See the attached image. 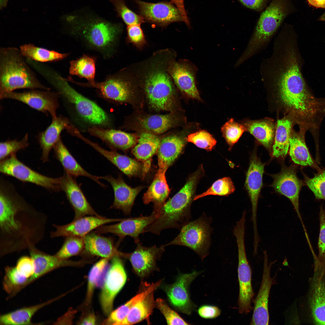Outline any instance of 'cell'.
Segmentation results:
<instances>
[{"mask_svg":"<svg viewBox=\"0 0 325 325\" xmlns=\"http://www.w3.org/2000/svg\"><path fill=\"white\" fill-rule=\"evenodd\" d=\"M301 59L284 54L268 61L260 73L265 82L273 86L282 103L300 125L317 124L325 113V99L314 97L309 91L301 71Z\"/></svg>","mask_w":325,"mask_h":325,"instance_id":"6da1fadb","label":"cell"},{"mask_svg":"<svg viewBox=\"0 0 325 325\" xmlns=\"http://www.w3.org/2000/svg\"><path fill=\"white\" fill-rule=\"evenodd\" d=\"M47 218L26 202L12 185L1 180L0 255L29 249L43 237Z\"/></svg>","mask_w":325,"mask_h":325,"instance_id":"7a4b0ae2","label":"cell"},{"mask_svg":"<svg viewBox=\"0 0 325 325\" xmlns=\"http://www.w3.org/2000/svg\"><path fill=\"white\" fill-rule=\"evenodd\" d=\"M68 34L86 49L98 52L105 59L113 57L122 30L121 24L103 20L69 17Z\"/></svg>","mask_w":325,"mask_h":325,"instance_id":"3957f363","label":"cell"},{"mask_svg":"<svg viewBox=\"0 0 325 325\" xmlns=\"http://www.w3.org/2000/svg\"><path fill=\"white\" fill-rule=\"evenodd\" d=\"M42 76L65 99L71 106L77 119L87 125L88 129L93 126L111 128L112 120L108 114L94 102L76 91L66 79L52 68H45Z\"/></svg>","mask_w":325,"mask_h":325,"instance_id":"277c9868","label":"cell"},{"mask_svg":"<svg viewBox=\"0 0 325 325\" xmlns=\"http://www.w3.org/2000/svg\"><path fill=\"white\" fill-rule=\"evenodd\" d=\"M20 49L14 47L0 49V95L18 89L49 91L31 69Z\"/></svg>","mask_w":325,"mask_h":325,"instance_id":"5b68a950","label":"cell"},{"mask_svg":"<svg viewBox=\"0 0 325 325\" xmlns=\"http://www.w3.org/2000/svg\"><path fill=\"white\" fill-rule=\"evenodd\" d=\"M200 174L199 171L193 174L183 187L165 203L157 212L155 220L146 228L144 233L159 235L166 229H180L190 221V206Z\"/></svg>","mask_w":325,"mask_h":325,"instance_id":"8992f818","label":"cell"},{"mask_svg":"<svg viewBox=\"0 0 325 325\" xmlns=\"http://www.w3.org/2000/svg\"><path fill=\"white\" fill-rule=\"evenodd\" d=\"M292 10L290 0H272L260 15L246 48L237 61L238 64H242L265 48Z\"/></svg>","mask_w":325,"mask_h":325,"instance_id":"52a82bcc","label":"cell"},{"mask_svg":"<svg viewBox=\"0 0 325 325\" xmlns=\"http://www.w3.org/2000/svg\"><path fill=\"white\" fill-rule=\"evenodd\" d=\"M211 220L205 215L189 221L181 228L179 234L165 246L178 245L192 249L203 260L209 254L212 228Z\"/></svg>","mask_w":325,"mask_h":325,"instance_id":"ba28073f","label":"cell"},{"mask_svg":"<svg viewBox=\"0 0 325 325\" xmlns=\"http://www.w3.org/2000/svg\"><path fill=\"white\" fill-rule=\"evenodd\" d=\"M145 77V91L151 107L157 111L171 110L174 88L170 76L164 71L156 69Z\"/></svg>","mask_w":325,"mask_h":325,"instance_id":"9c48e42d","label":"cell"},{"mask_svg":"<svg viewBox=\"0 0 325 325\" xmlns=\"http://www.w3.org/2000/svg\"><path fill=\"white\" fill-rule=\"evenodd\" d=\"M245 229L237 228L233 231L238 252V275L239 285L238 299L239 313L246 314L252 309L254 293L251 283V270L247 259L244 242Z\"/></svg>","mask_w":325,"mask_h":325,"instance_id":"30bf717a","label":"cell"},{"mask_svg":"<svg viewBox=\"0 0 325 325\" xmlns=\"http://www.w3.org/2000/svg\"><path fill=\"white\" fill-rule=\"evenodd\" d=\"M123 72L108 74L101 82L82 83L73 79L71 82L81 86L95 88L98 96L108 102L122 103L129 101L132 93L131 84Z\"/></svg>","mask_w":325,"mask_h":325,"instance_id":"8fae6325","label":"cell"},{"mask_svg":"<svg viewBox=\"0 0 325 325\" xmlns=\"http://www.w3.org/2000/svg\"><path fill=\"white\" fill-rule=\"evenodd\" d=\"M0 171L4 175L35 184L51 191L60 190V178L50 177L36 172L19 160L15 154L0 161Z\"/></svg>","mask_w":325,"mask_h":325,"instance_id":"7c38bea8","label":"cell"},{"mask_svg":"<svg viewBox=\"0 0 325 325\" xmlns=\"http://www.w3.org/2000/svg\"><path fill=\"white\" fill-rule=\"evenodd\" d=\"M121 258L116 256L111 258L110 265L104 278L100 301L102 309L106 315L112 311L114 299L126 280V274Z\"/></svg>","mask_w":325,"mask_h":325,"instance_id":"4fadbf2b","label":"cell"},{"mask_svg":"<svg viewBox=\"0 0 325 325\" xmlns=\"http://www.w3.org/2000/svg\"><path fill=\"white\" fill-rule=\"evenodd\" d=\"M200 273L194 270L190 273L181 274L173 283L162 287L171 305L176 310L188 315H190L196 307L190 299L189 286Z\"/></svg>","mask_w":325,"mask_h":325,"instance_id":"5bb4252c","label":"cell"},{"mask_svg":"<svg viewBox=\"0 0 325 325\" xmlns=\"http://www.w3.org/2000/svg\"><path fill=\"white\" fill-rule=\"evenodd\" d=\"M296 172L295 165L283 166L279 173L272 175L274 181L272 186L276 192L289 200L305 230L299 211V198L300 191L305 184L304 181L297 177Z\"/></svg>","mask_w":325,"mask_h":325,"instance_id":"9a60e30c","label":"cell"},{"mask_svg":"<svg viewBox=\"0 0 325 325\" xmlns=\"http://www.w3.org/2000/svg\"><path fill=\"white\" fill-rule=\"evenodd\" d=\"M133 0L145 22L163 27L172 23L183 22L180 11L171 2L154 3Z\"/></svg>","mask_w":325,"mask_h":325,"instance_id":"2e32d148","label":"cell"},{"mask_svg":"<svg viewBox=\"0 0 325 325\" xmlns=\"http://www.w3.org/2000/svg\"><path fill=\"white\" fill-rule=\"evenodd\" d=\"M59 94L50 90L33 89L22 92L14 91L0 95L1 99H11L25 104L31 107L52 117L56 116V110L59 106Z\"/></svg>","mask_w":325,"mask_h":325,"instance_id":"e0dca14e","label":"cell"},{"mask_svg":"<svg viewBox=\"0 0 325 325\" xmlns=\"http://www.w3.org/2000/svg\"><path fill=\"white\" fill-rule=\"evenodd\" d=\"M157 212L153 211L147 216L124 218L118 223L103 225L97 229L94 232L99 234L111 233L119 237L118 244L127 236L132 237L135 243L140 242L139 236L144 233L146 228L155 220Z\"/></svg>","mask_w":325,"mask_h":325,"instance_id":"ac0fdd59","label":"cell"},{"mask_svg":"<svg viewBox=\"0 0 325 325\" xmlns=\"http://www.w3.org/2000/svg\"><path fill=\"white\" fill-rule=\"evenodd\" d=\"M265 165L254 153L251 156L249 166L246 174L245 186L252 205V219L253 238L255 239L259 238L257 225V210L258 200L262 186Z\"/></svg>","mask_w":325,"mask_h":325,"instance_id":"d6986e66","label":"cell"},{"mask_svg":"<svg viewBox=\"0 0 325 325\" xmlns=\"http://www.w3.org/2000/svg\"><path fill=\"white\" fill-rule=\"evenodd\" d=\"M134 251L130 253L124 252V257L130 262L136 274L141 277L149 275L156 265L157 261L165 251V246L156 245L146 247L139 242L136 243Z\"/></svg>","mask_w":325,"mask_h":325,"instance_id":"ffe728a7","label":"cell"},{"mask_svg":"<svg viewBox=\"0 0 325 325\" xmlns=\"http://www.w3.org/2000/svg\"><path fill=\"white\" fill-rule=\"evenodd\" d=\"M263 253L264 261L262 279L260 289L254 301L250 323L252 325H268L269 323L268 299L273 281L270 275L271 269L276 261L269 262L267 251H263Z\"/></svg>","mask_w":325,"mask_h":325,"instance_id":"44dd1931","label":"cell"},{"mask_svg":"<svg viewBox=\"0 0 325 325\" xmlns=\"http://www.w3.org/2000/svg\"><path fill=\"white\" fill-rule=\"evenodd\" d=\"M123 219L108 218L101 216H85L73 219L71 222L66 224H53L55 230L51 233L50 237L52 238L68 236L83 237L102 225L119 222Z\"/></svg>","mask_w":325,"mask_h":325,"instance_id":"7402d4cb","label":"cell"},{"mask_svg":"<svg viewBox=\"0 0 325 325\" xmlns=\"http://www.w3.org/2000/svg\"><path fill=\"white\" fill-rule=\"evenodd\" d=\"M74 177L64 172L60 177V190L63 191L73 209L76 219L86 215L101 216L94 211Z\"/></svg>","mask_w":325,"mask_h":325,"instance_id":"603a6c76","label":"cell"},{"mask_svg":"<svg viewBox=\"0 0 325 325\" xmlns=\"http://www.w3.org/2000/svg\"><path fill=\"white\" fill-rule=\"evenodd\" d=\"M197 71L194 64L186 60L174 62L169 68V73L179 89L189 98L200 100L196 82Z\"/></svg>","mask_w":325,"mask_h":325,"instance_id":"cb8c5ba5","label":"cell"},{"mask_svg":"<svg viewBox=\"0 0 325 325\" xmlns=\"http://www.w3.org/2000/svg\"><path fill=\"white\" fill-rule=\"evenodd\" d=\"M28 249L30 257L34 261L35 271L29 280L27 285L57 268L66 266H82L90 262L87 260L74 261L62 259L55 254L49 255L39 250L35 245L31 246Z\"/></svg>","mask_w":325,"mask_h":325,"instance_id":"d4e9b609","label":"cell"},{"mask_svg":"<svg viewBox=\"0 0 325 325\" xmlns=\"http://www.w3.org/2000/svg\"><path fill=\"white\" fill-rule=\"evenodd\" d=\"M315 266L309 295V305L314 323L325 325V268Z\"/></svg>","mask_w":325,"mask_h":325,"instance_id":"484cf974","label":"cell"},{"mask_svg":"<svg viewBox=\"0 0 325 325\" xmlns=\"http://www.w3.org/2000/svg\"><path fill=\"white\" fill-rule=\"evenodd\" d=\"M101 178L108 181L113 191L114 199L110 208L121 210L126 215L130 214L135 199L142 187H131L120 175L116 178L109 175Z\"/></svg>","mask_w":325,"mask_h":325,"instance_id":"4316f807","label":"cell"},{"mask_svg":"<svg viewBox=\"0 0 325 325\" xmlns=\"http://www.w3.org/2000/svg\"><path fill=\"white\" fill-rule=\"evenodd\" d=\"M71 135L90 146L128 176L135 175L139 172L141 164L135 160L119 153L116 150L104 149L84 136L76 128L73 129Z\"/></svg>","mask_w":325,"mask_h":325,"instance_id":"83f0119b","label":"cell"},{"mask_svg":"<svg viewBox=\"0 0 325 325\" xmlns=\"http://www.w3.org/2000/svg\"><path fill=\"white\" fill-rule=\"evenodd\" d=\"M87 130L91 135L100 139L112 150H125L136 143V139L133 135L111 128L93 126Z\"/></svg>","mask_w":325,"mask_h":325,"instance_id":"f1b7e54d","label":"cell"},{"mask_svg":"<svg viewBox=\"0 0 325 325\" xmlns=\"http://www.w3.org/2000/svg\"><path fill=\"white\" fill-rule=\"evenodd\" d=\"M71 124L68 119L62 116L52 117L51 124L38 136V141L42 150L41 159L43 162L48 161L49 153L61 139L60 134Z\"/></svg>","mask_w":325,"mask_h":325,"instance_id":"f546056e","label":"cell"},{"mask_svg":"<svg viewBox=\"0 0 325 325\" xmlns=\"http://www.w3.org/2000/svg\"><path fill=\"white\" fill-rule=\"evenodd\" d=\"M85 247L83 252L89 255L111 259L119 256L122 258L123 252L119 251L110 238L90 232L84 237Z\"/></svg>","mask_w":325,"mask_h":325,"instance_id":"4dcf8cb0","label":"cell"},{"mask_svg":"<svg viewBox=\"0 0 325 325\" xmlns=\"http://www.w3.org/2000/svg\"><path fill=\"white\" fill-rule=\"evenodd\" d=\"M55 156L63 166L64 172L73 177L83 176L92 180L101 187L106 186L99 181L101 176L93 175L86 171L78 163L63 144L61 138L54 147Z\"/></svg>","mask_w":325,"mask_h":325,"instance_id":"1f68e13d","label":"cell"},{"mask_svg":"<svg viewBox=\"0 0 325 325\" xmlns=\"http://www.w3.org/2000/svg\"><path fill=\"white\" fill-rule=\"evenodd\" d=\"M185 143L183 138L176 135L161 141L157 151L159 169L166 171L181 153Z\"/></svg>","mask_w":325,"mask_h":325,"instance_id":"d6a6232c","label":"cell"},{"mask_svg":"<svg viewBox=\"0 0 325 325\" xmlns=\"http://www.w3.org/2000/svg\"><path fill=\"white\" fill-rule=\"evenodd\" d=\"M303 128L299 132H292L289 139V153L295 163L302 166H309L317 172L321 169L312 158L305 143Z\"/></svg>","mask_w":325,"mask_h":325,"instance_id":"836d02e7","label":"cell"},{"mask_svg":"<svg viewBox=\"0 0 325 325\" xmlns=\"http://www.w3.org/2000/svg\"><path fill=\"white\" fill-rule=\"evenodd\" d=\"M160 141L154 134L145 132L141 135L137 144L132 150L135 157L143 163L142 170L144 175L150 169L151 158L157 151Z\"/></svg>","mask_w":325,"mask_h":325,"instance_id":"e575fe53","label":"cell"},{"mask_svg":"<svg viewBox=\"0 0 325 325\" xmlns=\"http://www.w3.org/2000/svg\"><path fill=\"white\" fill-rule=\"evenodd\" d=\"M166 171L158 169L153 180L144 193L143 200L145 204H153V211L158 212L167 198L170 189L165 176Z\"/></svg>","mask_w":325,"mask_h":325,"instance_id":"d590c367","label":"cell"},{"mask_svg":"<svg viewBox=\"0 0 325 325\" xmlns=\"http://www.w3.org/2000/svg\"><path fill=\"white\" fill-rule=\"evenodd\" d=\"M294 121L293 118L289 117L277 120L272 149L274 157L284 158L287 154Z\"/></svg>","mask_w":325,"mask_h":325,"instance_id":"8d00e7d4","label":"cell"},{"mask_svg":"<svg viewBox=\"0 0 325 325\" xmlns=\"http://www.w3.org/2000/svg\"><path fill=\"white\" fill-rule=\"evenodd\" d=\"M57 297L36 305L24 307L2 315L0 317V324L2 325H26L34 324L31 319L40 309L60 298Z\"/></svg>","mask_w":325,"mask_h":325,"instance_id":"74e56055","label":"cell"},{"mask_svg":"<svg viewBox=\"0 0 325 325\" xmlns=\"http://www.w3.org/2000/svg\"><path fill=\"white\" fill-rule=\"evenodd\" d=\"M154 292H151L136 303L125 319L118 325H132L144 320H146L150 324V317L156 306Z\"/></svg>","mask_w":325,"mask_h":325,"instance_id":"f35d334b","label":"cell"},{"mask_svg":"<svg viewBox=\"0 0 325 325\" xmlns=\"http://www.w3.org/2000/svg\"><path fill=\"white\" fill-rule=\"evenodd\" d=\"M178 120L175 116L171 114L154 115L140 118L137 123L142 130L154 134H160L175 125Z\"/></svg>","mask_w":325,"mask_h":325,"instance_id":"ab89813d","label":"cell"},{"mask_svg":"<svg viewBox=\"0 0 325 325\" xmlns=\"http://www.w3.org/2000/svg\"><path fill=\"white\" fill-rule=\"evenodd\" d=\"M247 131L261 144L268 149H270L275 136L274 125L272 121L264 119L250 120L244 125Z\"/></svg>","mask_w":325,"mask_h":325,"instance_id":"60d3db41","label":"cell"},{"mask_svg":"<svg viewBox=\"0 0 325 325\" xmlns=\"http://www.w3.org/2000/svg\"><path fill=\"white\" fill-rule=\"evenodd\" d=\"M26 58L44 63L63 60L67 57L69 53H61L53 50L36 46L31 43L23 45L19 48Z\"/></svg>","mask_w":325,"mask_h":325,"instance_id":"b9f144b4","label":"cell"},{"mask_svg":"<svg viewBox=\"0 0 325 325\" xmlns=\"http://www.w3.org/2000/svg\"><path fill=\"white\" fill-rule=\"evenodd\" d=\"M97 57L84 54L76 60L70 62L69 73L83 78L89 83L95 82L96 63Z\"/></svg>","mask_w":325,"mask_h":325,"instance_id":"7bdbcfd3","label":"cell"},{"mask_svg":"<svg viewBox=\"0 0 325 325\" xmlns=\"http://www.w3.org/2000/svg\"><path fill=\"white\" fill-rule=\"evenodd\" d=\"M161 280L147 285L135 296L110 314L109 318L112 323H118L126 317L133 306L138 301L144 298L151 292L155 291L160 285Z\"/></svg>","mask_w":325,"mask_h":325,"instance_id":"ee69618b","label":"cell"},{"mask_svg":"<svg viewBox=\"0 0 325 325\" xmlns=\"http://www.w3.org/2000/svg\"><path fill=\"white\" fill-rule=\"evenodd\" d=\"M29 279L21 275L16 267L7 266L2 282L3 289L9 295V298L12 297L27 286Z\"/></svg>","mask_w":325,"mask_h":325,"instance_id":"f6af8a7d","label":"cell"},{"mask_svg":"<svg viewBox=\"0 0 325 325\" xmlns=\"http://www.w3.org/2000/svg\"><path fill=\"white\" fill-rule=\"evenodd\" d=\"M109 260L108 258H102L96 263L90 269L88 275L87 293L85 300L86 305H89L91 303L94 289L98 285L99 281L104 273Z\"/></svg>","mask_w":325,"mask_h":325,"instance_id":"bcb514c9","label":"cell"},{"mask_svg":"<svg viewBox=\"0 0 325 325\" xmlns=\"http://www.w3.org/2000/svg\"><path fill=\"white\" fill-rule=\"evenodd\" d=\"M84 247L83 237H67L62 247L55 255L60 258L68 259L83 252Z\"/></svg>","mask_w":325,"mask_h":325,"instance_id":"7dc6e473","label":"cell"},{"mask_svg":"<svg viewBox=\"0 0 325 325\" xmlns=\"http://www.w3.org/2000/svg\"><path fill=\"white\" fill-rule=\"evenodd\" d=\"M235 187L231 178L225 177L215 181L204 192L194 197L193 201L210 195L225 196L233 193Z\"/></svg>","mask_w":325,"mask_h":325,"instance_id":"c3c4849f","label":"cell"},{"mask_svg":"<svg viewBox=\"0 0 325 325\" xmlns=\"http://www.w3.org/2000/svg\"><path fill=\"white\" fill-rule=\"evenodd\" d=\"M113 5L117 16L128 26L134 24H141L145 22L144 18L131 9L126 5L124 0H110Z\"/></svg>","mask_w":325,"mask_h":325,"instance_id":"681fc988","label":"cell"},{"mask_svg":"<svg viewBox=\"0 0 325 325\" xmlns=\"http://www.w3.org/2000/svg\"><path fill=\"white\" fill-rule=\"evenodd\" d=\"M304 181L317 200H325V166L310 178L303 173Z\"/></svg>","mask_w":325,"mask_h":325,"instance_id":"f907efd6","label":"cell"},{"mask_svg":"<svg viewBox=\"0 0 325 325\" xmlns=\"http://www.w3.org/2000/svg\"><path fill=\"white\" fill-rule=\"evenodd\" d=\"M246 131L244 125L236 122L233 119L226 122L221 128L223 136L230 147L238 141Z\"/></svg>","mask_w":325,"mask_h":325,"instance_id":"816d5d0a","label":"cell"},{"mask_svg":"<svg viewBox=\"0 0 325 325\" xmlns=\"http://www.w3.org/2000/svg\"><path fill=\"white\" fill-rule=\"evenodd\" d=\"M29 145L28 136L26 133L20 140H8L0 143V160H2L11 156L15 154L18 151L24 149Z\"/></svg>","mask_w":325,"mask_h":325,"instance_id":"f5cc1de1","label":"cell"},{"mask_svg":"<svg viewBox=\"0 0 325 325\" xmlns=\"http://www.w3.org/2000/svg\"><path fill=\"white\" fill-rule=\"evenodd\" d=\"M187 140L198 147L208 151L212 150L217 142L211 134L204 130L190 134L188 136Z\"/></svg>","mask_w":325,"mask_h":325,"instance_id":"db71d44e","label":"cell"},{"mask_svg":"<svg viewBox=\"0 0 325 325\" xmlns=\"http://www.w3.org/2000/svg\"><path fill=\"white\" fill-rule=\"evenodd\" d=\"M320 232L318 242V253L315 264L325 268V207H320Z\"/></svg>","mask_w":325,"mask_h":325,"instance_id":"11a10c76","label":"cell"},{"mask_svg":"<svg viewBox=\"0 0 325 325\" xmlns=\"http://www.w3.org/2000/svg\"><path fill=\"white\" fill-rule=\"evenodd\" d=\"M156 306L162 314L168 325H190L171 308L162 299L156 301Z\"/></svg>","mask_w":325,"mask_h":325,"instance_id":"9f6ffc18","label":"cell"},{"mask_svg":"<svg viewBox=\"0 0 325 325\" xmlns=\"http://www.w3.org/2000/svg\"><path fill=\"white\" fill-rule=\"evenodd\" d=\"M15 267L21 275L29 279L34 273V264L30 256H23L19 258Z\"/></svg>","mask_w":325,"mask_h":325,"instance_id":"6f0895ef","label":"cell"},{"mask_svg":"<svg viewBox=\"0 0 325 325\" xmlns=\"http://www.w3.org/2000/svg\"><path fill=\"white\" fill-rule=\"evenodd\" d=\"M127 31L128 39L130 42L138 46L144 44V36L140 24L127 26Z\"/></svg>","mask_w":325,"mask_h":325,"instance_id":"680465c9","label":"cell"},{"mask_svg":"<svg viewBox=\"0 0 325 325\" xmlns=\"http://www.w3.org/2000/svg\"><path fill=\"white\" fill-rule=\"evenodd\" d=\"M197 313L202 318L212 319L219 316L221 314V311L216 306L204 305L199 308L197 310Z\"/></svg>","mask_w":325,"mask_h":325,"instance_id":"91938a15","label":"cell"},{"mask_svg":"<svg viewBox=\"0 0 325 325\" xmlns=\"http://www.w3.org/2000/svg\"><path fill=\"white\" fill-rule=\"evenodd\" d=\"M245 7L258 12L262 11L269 0H238Z\"/></svg>","mask_w":325,"mask_h":325,"instance_id":"94428289","label":"cell"},{"mask_svg":"<svg viewBox=\"0 0 325 325\" xmlns=\"http://www.w3.org/2000/svg\"><path fill=\"white\" fill-rule=\"evenodd\" d=\"M171 2L173 3L179 10L182 17L183 22L188 27L190 28V24L185 8L184 0H171Z\"/></svg>","mask_w":325,"mask_h":325,"instance_id":"6125c7cd","label":"cell"},{"mask_svg":"<svg viewBox=\"0 0 325 325\" xmlns=\"http://www.w3.org/2000/svg\"><path fill=\"white\" fill-rule=\"evenodd\" d=\"M96 319L93 313H90L85 316L81 320L79 323L80 325H95Z\"/></svg>","mask_w":325,"mask_h":325,"instance_id":"be15d7a7","label":"cell"},{"mask_svg":"<svg viewBox=\"0 0 325 325\" xmlns=\"http://www.w3.org/2000/svg\"><path fill=\"white\" fill-rule=\"evenodd\" d=\"M308 4L317 8H325V0H307Z\"/></svg>","mask_w":325,"mask_h":325,"instance_id":"e7e4bbea","label":"cell"},{"mask_svg":"<svg viewBox=\"0 0 325 325\" xmlns=\"http://www.w3.org/2000/svg\"><path fill=\"white\" fill-rule=\"evenodd\" d=\"M8 1V0H0V7L1 9L6 7Z\"/></svg>","mask_w":325,"mask_h":325,"instance_id":"03108f58","label":"cell"}]
</instances>
